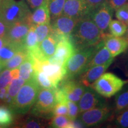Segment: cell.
I'll return each mask as SVG.
<instances>
[{
  "mask_svg": "<svg viewBox=\"0 0 128 128\" xmlns=\"http://www.w3.org/2000/svg\"><path fill=\"white\" fill-rule=\"evenodd\" d=\"M34 60L28 52L26 59L19 66V78L24 80L25 82L34 80Z\"/></svg>",
  "mask_w": 128,
  "mask_h": 128,
  "instance_id": "22",
  "label": "cell"
},
{
  "mask_svg": "<svg viewBox=\"0 0 128 128\" xmlns=\"http://www.w3.org/2000/svg\"><path fill=\"white\" fill-rule=\"evenodd\" d=\"M49 122V125L55 128H70L72 120L66 115L54 116Z\"/></svg>",
  "mask_w": 128,
  "mask_h": 128,
  "instance_id": "31",
  "label": "cell"
},
{
  "mask_svg": "<svg viewBox=\"0 0 128 128\" xmlns=\"http://www.w3.org/2000/svg\"><path fill=\"white\" fill-rule=\"evenodd\" d=\"M31 26L28 20L18 22L8 27L7 33L4 37L5 40L17 44L25 49L26 37Z\"/></svg>",
  "mask_w": 128,
  "mask_h": 128,
  "instance_id": "11",
  "label": "cell"
},
{
  "mask_svg": "<svg viewBox=\"0 0 128 128\" xmlns=\"http://www.w3.org/2000/svg\"><path fill=\"white\" fill-rule=\"evenodd\" d=\"M106 2L112 9L116 10L118 8L128 2V0H106Z\"/></svg>",
  "mask_w": 128,
  "mask_h": 128,
  "instance_id": "39",
  "label": "cell"
},
{
  "mask_svg": "<svg viewBox=\"0 0 128 128\" xmlns=\"http://www.w3.org/2000/svg\"><path fill=\"white\" fill-rule=\"evenodd\" d=\"M68 106V117L71 120H75L78 118V115L80 114L79 108H78V103L72 102V101H68L67 102Z\"/></svg>",
  "mask_w": 128,
  "mask_h": 128,
  "instance_id": "36",
  "label": "cell"
},
{
  "mask_svg": "<svg viewBox=\"0 0 128 128\" xmlns=\"http://www.w3.org/2000/svg\"><path fill=\"white\" fill-rule=\"evenodd\" d=\"M40 89V88L34 80L26 82L10 106L14 114H27L36 102Z\"/></svg>",
  "mask_w": 128,
  "mask_h": 128,
  "instance_id": "2",
  "label": "cell"
},
{
  "mask_svg": "<svg viewBox=\"0 0 128 128\" xmlns=\"http://www.w3.org/2000/svg\"><path fill=\"white\" fill-rule=\"evenodd\" d=\"M47 119L30 114H18L16 117L12 125L15 128H45L48 124Z\"/></svg>",
  "mask_w": 128,
  "mask_h": 128,
  "instance_id": "17",
  "label": "cell"
},
{
  "mask_svg": "<svg viewBox=\"0 0 128 128\" xmlns=\"http://www.w3.org/2000/svg\"><path fill=\"white\" fill-rule=\"evenodd\" d=\"M34 80L40 88H56V87L52 81L42 71L34 70Z\"/></svg>",
  "mask_w": 128,
  "mask_h": 128,
  "instance_id": "29",
  "label": "cell"
},
{
  "mask_svg": "<svg viewBox=\"0 0 128 128\" xmlns=\"http://www.w3.org/2000/svg\"><path fill=\"white\" fill-rule=\"evenodd\" d=\"M12 78L10 75V71L8 69L3 70L0 73V89L7 87Z\"/></svg>",
  "mask_w": 128,
  "mask_h": 128,
  "instance_id": "37",
  "label": "cell"
},
{
  "mask_svg": "<svg viewBox=\"0 0 128 128\" xmlns=\"http://www.w3.org/2000/svg\"><path fill=\"white\" fill-rule=\"evenodd\" d=\"M84 1L87 3L91 11L94 8L98 7L100 5L106 2V0H84Z\"/></svg>",
  "mask_w": 128,
  "mask_h": 128,
  "instance_id": "40",
  "label": "cell"
},
{
  "mask_svg": "<svg viewBox=\"0 0 128 128\" xmlns=\"http://www.w3.org/2000/svg\"><path fill=\"white\" fill-rule=\"evenodd\" d=\"M32 12L23 0H2L0 2V18L8 27L24 21H29Z\"/></svg>",
  "mask_w": 128,
  "mask_h": 128,
  "instance_id": "3",
  "label": "cell"
},
{
  "mask_svg": "<svg viewBox=\"0 0 128 128\" xmlns=\"http://www.w3.org/2000/svg\"><path fill=\"white\" fill-rule=\"evenodd\" d=\"M113 10L106 1L98 7L92 10L89 16L104 35L108 33V25L112 21Z\"/></svg>",
  "mask_w": 128,
  "mask_h": 128,
  "instance_id": "8",
  "label": "cell"
},
{
  "mask_svg": "<svg viewBox=\"0 0 128 128\" xmlns=\"http://www.w3.org/2000/svg\"><path fill=\"white\" fill-rule=\"evenodd\" d=\"M90 12V9L84 0H66L62 14L79 20Z\"/></svg>",
  "mask_w": 128,
  "mask_h": 128,
  "instance_id": "13",
  "label": "cell"
},
{
  "mask_svg": "<svg viewBox=\"0 0 128 128\" xmlns=\"http://www.w3.org/2000/svg\"><path fill=\"white\" fill-rule=\"evenodd\" d=\"M5 42H6V40H5L4 37H3V38H0V49H1L2 46L4 45Z\"/></svg>",
  "mask_w": 128,
  "mask_h": 128,
  "instance_id": "44",
  "label": "cell"
},
{
  "mask_svg": "<svg viewBox=\"0 0 128 128\" xmlns=\"http://www.w3.org/2000/svg\"><path fill=\"white\" fill-rule=\"evenodd\" d=\"M68 106L67 103H58L53 109V116L58 115H68Z\"/></svg>",
  "mask_w": 128,
  "mask_h": 128,
  "instance_id": "38",
  "label": "cell"
},
{
  "mask_svg": "<svg viewBox=\"0 0 128 128\" xmlns=\"http://www.w3.org/2000/svg\"><path fill=\"white\" fill-rule=\"evenodd\" d=\"M36 25H32L26 37L24 48L28 52H32L39 47L37 37L35 32Z\"/></svg>",
  "mask_w": 128,
  "mask_h": 128,
  "instance_id": "26",
  "label": "cell"
},
{
  "mask_svg": "<svg viewBox=\"0 0 128 128\" xmlns=\"http://www.w3.org/2000/svg\"><path fill=\"white\" fill-rule=\"evenodd\" d=\"M112 109L105 103L80 113L78 119L84 127H92L102 124L112 114Z\"/></svg>",
  "mask_w": 128,
  "mask_h": 128,
  "instance_id": "7",
  "label": "cell"
},
{
  "mask_svg": "<svg viewBox=\"0 0 128 128\" xmlns=\"http://www.w3.org/2000/svg\"><path fill=\"white\" fill-rule=\"evenodd\" d=\"M127 107H128V85L125 88L123 87L116 94L114 100V109L116 113Z\"/></svg>",
  "mask_w": 128,
  "mask_h": 128,
  "instance_id": "25",
  "label": "cell"
},
{
  "mask_svg": "<svg viewBox=\"0 0 128 128\" xmlns=\"http://www.w3.org/2000/svg\"><path fill=\"white\" fill-rule=\"evenodd\" d=\"M104 103V99L91 87H87L78 102L80 113Z\"/></svg>",
  "mask_w": 128,
  "mask_h": 128,
  "instance_id": "15",
  "label": "cell"
},
{
  "mask_svg": "<svg viewBox=\"0 0 128 128\" xmlns=\"http://www.w3.org/2000/svg\"><path fill=\"white\" fill-rule=\"evenodd\" d=\"M66 0H48L50 20H53L62 15L64 4Z\"/></svg>",
  "mask_w": 128,
  "mask_h": 128,
  "instance_id": "28",
  "label": "cell"
},
{
  "mask_svg": "<svg viewBox=\"0 0 128 128\" xmlns=\"http://www.w3.org/2000/svg\"><path fill=\"white\" fill-rule=\"evenodd\" d=\"M35 32L39 44L42 42L48 35L52 32V28L50 23L41 24L36 25Z\"/></svg>",
  "mask_w": 128,
  "mask_h": 128,
  "instance_id": "32",
  "label": "cell"
},
{
  "mask_svg": "<svg viewBox=\"0 0 128 128\" xmlns=\"http://www.w3.org/2000/svg\"><path fill=\"white\" fill-rule=\"evenodd\" d=\"M114 58L112 56L111 54L105 46L103 41H101L96 45L93 55L91 58L90 60L86 66L84 71L92 66L103 65L108 62H113Z\"/></svg>",
  "mask_w": 128,
  "mask_h": 128,
  "instance_id": "18",
  "label": "cell"
},
{
  "mask_svg": "<svg viewBox=\"0 0 128 128\" xmlns=\"http://www.w3.org/2000/svg\"><path fill=\"white\" fill-rule=\"evenodd\" d=\"M8 27L0 18V38H3L7 33Z\"/></svg>",
  "mask_w": 128,
  "mask_h": 128,
  "instance_id": "42",
  "label": "cell"
},
{
  "mask_svg": "<svg viewBox=\"0 0 128 128\" xmlns=\"http://www.w3.org/2000/svg\"><path fill=\"white\" fill-rule=\"evenodd\" d=\"M28 56V52L26 50H19L16 53V54L10 60L6 62L4 65V68L8 70H13L20 66Z\"/></svg>",
  "mask_w": 128,
  "mask_h": 128,
  "instance_id": "27",
  "label": "cell"
},
{
  "mask_svg": "<svg viewBox=\"0 0 128 128\" xmlns=\"http://www.w3.org/2000/svg\"><path fill=\"white\" fill-rule=\"evenodd\" d=\"M58 42L56 37L52 32L39 44L40 50L45 60H48L55 54Z\"/></svg>",
  "mask_w": 128,
  "mask_h": 128,
  "instance_id": "21",
  "label": "cell"
},
{
  "mask_svg": "<svg viewBox=\"0 0 128 128\" xmlns=\"http://www.w3.org/2000/svg\"><path fill=\"white\" fill-rule=\"evenodd\" d=\"M61 82L60 88L64 92L68 100L78 103L87 87L74 79L64 80Z\"/></svg>",
  "mask_w": 128,
  "mask_h": 128,
  "instance_id": "14",
  "label": "cell"
},
{
  "mask_svg": "<svg viewBox=\"0 0 128 128\" xmlns=\"http://www.w3.org/2000/svg\"><path fill=\"white\" fill-rule=\"evenodd\" d=\"M115 15L118 20L128 26V2L116 9Z\"/></svg>",
  "mask_w": 128,
  "mask_h": 128,
  "instance_id": "35",
  "label": "cell"
},
{
  "mask_svg": "<svg viewBox=\"0 0 128 128\" xmlns=\"http://www.w3.org/2000/svg\"><path fill=\"white\" fill-rule=\"evenodd\" d=\"M128 26L119 20H112L108 25L110 34L112 36L120 37L125 34Z\"/></svg>",
  "mask_w": 128,
  "mask_h": 128,
  "instance_id": "30",
  "label": "cell"
},
{
  "mask_svg": "<svg viewBox=\"0 0 128 128\" xmlns=\"http://www.w3.org/2000/svg\"><path fill=\"white\" fill-rule=\"evenodd\" d=\"M1 1H2V0H0V2H1Z\"/></svg>",
  "mask_w": 128,
  "mask_h": 128,
  "instance_id": "47",
  "label": "cell"
},
{
  "mask_svg": "<svg viewBox=\"0 0 128 128\" xmlns=\"http://www.w3.org/2000/svg\"><path fill=\"white\" fill-rule=\"evenodd\" d=\"M77 19L71 18L65 15L52 20V32L56 37L58 41L64 39L71 38V34L78 22Z\"/></svg>",
  "mask_w": 128,
  "mask_h": 128,
  "instance_id": "10",
  "label": "cell"
},
{
  "mask_svg": "<svg viewBox=\"0 0 128 128\" xmlns=\"http://www.w3.org/2000/svg\"><path fill=\"white\" fill-rule=\"evenodd\" d=\"M22 50H26V49L23 47L17 44L6 42L4 45L0 49V61L4 66V68L6 62L10 60L15 55L16 52Z\"/></svg>",
  "mask_w": 128,
  "mask_h": 128,
  "instance_id": "23",
  "label": "cell"
},
{
  "mask_svg": "<svg viewBox=\"0 0 128 128\" xmlns=\"http://www.w3.org/2000/svg\"><path fill=\"white\" fill-rule=\"evenodd\" d=\"M4 66H3V65L1 63V61H0V73H1V72L3 70H4Z\"/></svg>",
  "mask_w": 128,
  "mask_h": 128,
  "instance_id": "45",
  "label": "cell"
},
{
  "mask_svg": "<svg viewBox=\"0 0 128 128\" xmlns=\"http://www.w3.org/2000/svg\"><path fill=\"white\" fill-rule=\"evenodd\" d=\"M128 83V80H123L114 74L104 73L90 87L93 88L102 97L110 98L119 92Z\"/></svg>",
  "mask_w": 128,
  "mask_h": 128,
  "instance_id": "5",
  "label": "cell"
},
{
  "mask_svg": "<svg viewBox=\"0 0 128 128\" xmlns=\"http://www.w3.org/2000/svg\"><path fill=\"white\" fill-rule=\"evenodd\" d=\"M114 120V124L118 128H128V107L118 112Z\"/></svg>",
  "mask_w": 128,
  "mask_h": 128,
  "instance_id": "34",
  "label": "cell"
},
{
  "mask_svg": "<svg viewBox=\"0 0 128 128\" xmlns=\"http://www.w3.org/2000/svg\"><path fill=\"white\" fill-rule=\"evenodd\" d=\"M32 25L50 23V16L48 6V0L44 1L40 6L36 8L29 17Z\"/></svg>",
  "mask_w": 128,
  "mask_h": 128,
  "instance_id": "20",
  "label": "cell"
},
{
  "mask_svg": "<svg viewBox=\"0 0 128 128\" xmlns=\"http://www.w3.org/2000/svg\"><path fill=\"white\" fill-rule=\"evenodd\" d=\"M34 70L42 71L56 87L58 86L66 75V70L64 67L50 64L48 60L43 62L34 60Z\"/></svg>",
  "mask_w": 128,
  "mask_h": 128,
  "instance_id": "12",
  "label": "cell"
},
{
  "mask_svg": "<svg viewBox=\"0 0 128 128\" xmlns=\"http://www.w3.org/2000/svg\"><path fill=\"white\" fill-rule=\"evenodd\" d=\"M14 113L8 106L0 104V128H7L13 124Z\"/></svg>",
  "mask_w": 128,
  "mask_h": 128,
  "instance_id": "24",
  "label": "cell"
},
{
  "mask_svg": "<svg viewBox=\"0 0 128 128\" xmlns=\"http://www.w3.org/2000/svg\"><path fill=\"white\" fill-rule=\"evenodd\" d=\"M112 62H108L103 65H96L88 68L80 75V81L86 87H90L105 72Z\"/></svg>",
  "mask_w": 128,
  "mask_h": 128,
  "instance_id": "19",
  "label": "cell"
},
{
  "mask_svg": "<svg viewBox=\"0 0 128 128\" xmlns=\"http://www.w3.org/2000/svg\"><path fill=\"white\" fill-rule=\"evenodd\" d=\"M25 82L24 80L20 78L12 79L11 82L8 86V92L12 99L14 98L21 87Z\"/></svg>",
  "mask_w": 128,
  "mask_h": 128,
  "instance_id": "33",
  "label": "cell"
},
{
  "mask_svg": "<svg viewBox=\"0 0 128 128\" xmlns=\"http://www.w3.org/2000/svg\"><path fill=\"white\" fill-rule=\"evenodd\" d=\"M75 52L76 49L71 38L62 39L58 42L55 54L49 58L48 61L65 68L67 61Z\"/></svg>",
  "mask_w": 128,
  "mask_h": 128,
  "instance_id": "9",
  "label": "cell"
},
{
  "mask_svg": "<svg viewBox=\"0 0 128 128\" xmlns=\"http://www.w3.org/2000/svg\"><path fill=\"white\" fill-rule=\"evenodd\" d=\"M56 88L40 89L36 102L30 110V114L46 119H51L54 116L53 109L56 104Z\"/></svg>",
  "mask_w": 128,
  "mask_h": 128,
  "instance_id": "6",
  "label": "cell"
},
{
  "mask_svg": "<svg viewBox=\"0 0 128 128\" xmlns=\"http://www.w3.org/2000/svg\"><path fill=\"white\" fill-rule=\"evenodd\" d=\"M125 38H126V39H127L128 40V28H127V30H126V33H125Z\"/></svg>",
  "mask_w": 128,
  "mask_h": 128,
  "instance_id": "46",
  "label": "cell"
},
{
  "mask_svg": "<svg viewBox=\"0 0 128 128\" xmlns=\"http://www.w3.org/2000/svg\"><path fill=\"white\" fill-rule=\"evenodd\" d=\"M96 46L76 50L65 65L66 75L64 80H71L82 74L93 55Z\"/></svg>",
  "mask_w": 128,
  "mask_h": 128,
  "instance_id": "4",
  "label": "cell"
},
{
  "mask_svg": "<svg viewBox=\"0 0 128 128\" xmlns=\"http://www.w3.org/2000/svg\"><path fill=\"white\" fill-rule=\"evenodd\" d=\"M103 41L112 56L115 58L124 52L128 48V40L125 37H117L107 34Z\"/></svg>",
  "mask_w": 128,
  "mask_h": 128,
  "instance_id": "16",
  "label": "cell"
},
{
  "mask_svg": "<svg viewBox=\"0 0 128 128\" xmlns=\"http://www.w3.org/2000/svg\"><path fill=\"white\" fill-rule=\"evenodd\" d=\"M10 75L12 79L19 78V69L15 68L10 70Z\"/></svg>",
  "mask_w": 128,
  "mask_h": 128,
  "instance_id": "43",
  "label": "cell"
},
{
  "mask_svg": "<svg viewBox=\"0 0 128 128\" xmlns=\"http://www.w3.org/2000/svg\"><path fill=\"white\" fill-rule=\"evenodd\" d=\"M29 7L32 10H35L39 7L46 0H26Z\"/></svg>",
  "mask_w": 128,
  "mask_h": 128,
  "instance_id": "41",
  "label": "cell"
},
{
  "mask_svg": "<svg viewBox=\"0 0 128 128\" xmlns=\"http://www.w3.org/2000/svg\"><path fill=\"white\" fill-rule=\"evenodd\" d=\"M104 36L88 14L78 20L70 38L76 50H78L96 46Z\"/></svg>",
  "mask_w": 128,
  "mask_h": 128,
  "instance_id": "1",
  "label": "cell"
}]
</instances>
